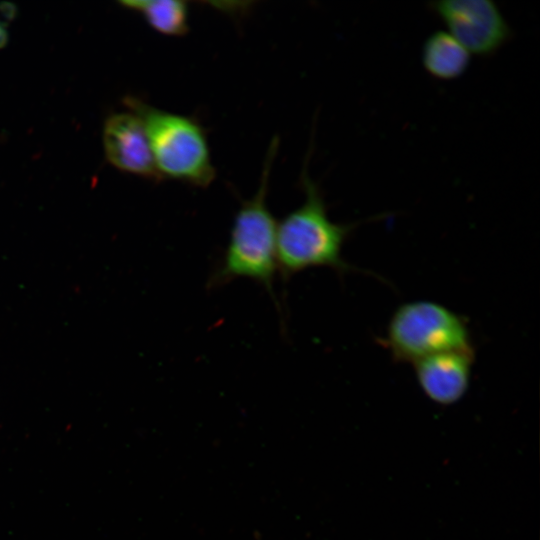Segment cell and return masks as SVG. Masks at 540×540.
I'll return each instance as SVG.
<instances>
[{
    "label": "cell",
    "instance_id": "obj_3",
    "mask_svg": "<svg viewBox=\"0 0 540 540\" xmlns=\"http://www.w3.org/2000/svg\"><path fill=\"white\" fill-rule=\"evenodd\" d=\"M127 104L142 121L160 176L206 187L216 172L202 125L187 115L163 110L135 98Z\"/></svg>",
    "mask_w": 540,
    "mask_h": 540
},
{
    "label": "cell",
    "instance_id": "obj_11",
    "mask_svg": "<svg viewBox=\"0 0 540 540\" xmlns=\"http://www.w3.org/2000/svg\"><path fill=\"white\" fill-rule=\"evenodd\" d=\"M9 40L8 31L3 22H0V49L4 48Z\"/></svg>",
    "mask_w": 540,
    "mask_h": 540
},
{
    "label": "cell",
    "instance_id": "obj_6",
    "mask_svg": "<svg viewBox=\"0 0 540 540\" xmlns=\"http://www.w3.org/2000/svg\"><path fill=\"white\" fill-rule=\"evenodd\" d=\"M107 160L116 168L151 179L161 178L141 119L132 112L110 115L104 124Z\"/></svg>",
    "mask_w": 540,
    "mask_h": 540
},
{
    "label": "cell",
    "instance_id": "obj_9",
    "mask_svg": "<svg viewBox=\"0 0 540 540\" xmlns=\"http://www.w3.org/2000/svg\"><path fill=\"white\" fill-rule=\"evenodd\" d=\"M140 12L148 24L165 35L181 36L189 30V9L182 0H128L120 2Z\"/></svg>",
    "mask_w": 540,
    "mask_h": 540
},
{
    "label": "cell",
    "instance_id": "obj_1",
    "mask_svg": "<svg viewBox=\"0 0 540 540\" xmlns=\"http://www.w3.org/2000/svg\"><path fill=\"white\" fill-rule=\"evenodd\" d=\"M304 201L277 223V268L284 280L306 269L328 267L345 273L352 267L342 249L354 224L336 223L327 213L319 186L303 169Z\"/></svg>",
    "mask_w": 540,
    "mask_h": 540
},
{
    "label": "cell",
    "instance_id": "obj_2",
    "mask_svg": "<svg viewBox=\"0 0 540 540\" xmlns=\"http://www.w3.org/2000/svg\"><path fill=\"white\" fill-rule=\"evenodd\" d=\"M277 146L278 139L274 138L268 149L256 193L241 202L234 216L227 246L209 278L210 288L247 278L261 285L274 297L277 223L268 208L266 197Z\"/></svg>",
    "mask_w": 540,
    "mask_h": 540
},
{
    "label": "cell",
    "instance_id": "obj_10",
    "mask_svg": "<svg viewBox=\"0 0 540 540\" xmlns=\"http://www.w3.org/2000/svg\"><path fill=\"white\" fill-rule=\"evenodd\" d=\"M0 13L4 18L12 20L17 15V7L10 2H1Z\"/></svg>",
    "mask_w": 540,
    "mask_h": 540
},
{
    "label": "cell",
    "instance_id": "obj_5",
    "mask_svg": "<svg viewBox=\"0 0 540 540\" xmlns=\"http://www.w3.org/2000/svg\"><path fill=\"white\" fill-rule=\"evenodd\" d=\"M450 33L471 54L491 56L510 39L512 31L490 0H445L429 4Z\"/></svg>",
    "mask_w": 540,
    "mask_h": 540
},
{
    "label": "cell",
    "instance_id": "obj_8",
    "mask_svg": "<svg viewBox=\"0 0 540 540\" xmlns=\"http://www.w3.org/2000/svg\"><path fill=\"white\" fill-rule=\"evenodd\" d=\"M471 54L447 31L429 35L422 48V64L438 80H453L469 67Z\"/></svg>",
    "mask_w": 540,
    "mask_h": 540
},
{
    "label": "cell",
    "instance_id": "obj_4",
    "mask_svg": "<svg viewBox=\"0 0 540 540\" xmlns=\"http://www.w3.org/2000/svg\"><path fill=\"white\" fill-rule=\"evenodd\" d=\"M382 343L394 360L413 364L438 353L474 350L466 321L449 308L427 300L399 306Z\"/></svg>",
    "mask_w": 540,
    "mask_h": 540
},
{
    "label": "cell",
    "instance_id": "obj_7",
    "mask_svg": "<svg viewBox=\"0 0 540 540\" xmlns=\"http://www.w3.org/2000/svg\"><path fill=\"white\" fill-rule=\"evenodd\" d=\"M474 361V350L449 351L415 362L414 369L422 391L434 402L449 405L466 393Z\"/></svg>",
    "mask_w": 540,
    "mask_h": 540
}]
</instances>
